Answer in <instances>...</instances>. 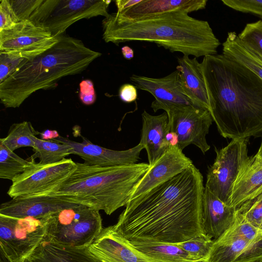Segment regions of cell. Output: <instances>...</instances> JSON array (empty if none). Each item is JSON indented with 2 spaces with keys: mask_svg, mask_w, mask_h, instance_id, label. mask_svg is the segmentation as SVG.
Returning a JSON list of instances; mask_svg holds the SVG:
<instances>
[{
  "mask_svg": "<svg viewBox=\"0 0 262 262\" xmlns=\"http://www.w3.org/2000/svg\"><path fill=\"white\" fill-rule=\"evenodd\" d=\"M82 141L77 142L60 136L53 140L66 143L73 148V154L79 156L84 163L100 166H115L137 163L143 146L139 143L124 150L108 149L93 143L82 137Z\"/></svg>",
  "mask_w": 262,
  "mask_h": 262,
  "instance_id": "4fadbf2b",
  "label": "cell"
},
{
  "mask_svg": "<svg viewBox=\"0 0 262 262\" xmlns=\"http://www.w3.org/2000/svg\"><path fill=\"white\" fill-rule=\"evenodd\" d=\"M222 2L236 11L255 15L262 20V0H222Z\"/></svg>",
  "mask_w": 262,
  "mask_h": 262,
  "instance_id": "836d02e7",
  "label": "cell"
},
{
  "mask_svg": "<svg viewBox=\"0 0 262 262\" xmlns=\"http://www.w3.org/2000/svg\"><path fill=\"white\" fill-rule=\"evenodd\" d=\"M176 67L180 74L183 91L192 105L209 110L207 90L197 58L183 55L178 58Z\"/></svg>",
  "mask_w": 262,
  "mask_h": 262,
  "instance_id": "7402d4cb",
  "label": "cell"
},
{
  "mask_svg": "<svg viewBox=\"0 0 262 262\" xmlns=\"http://www.w3.org/2000/svg\"><path fill=\"white\" fill-rule=\"evenodd\" d=\"M111 2L110 0H42L30 20L58 36L81 19L107 17Z\"/></svg>",
  "mask_w": 262,
  "mask_h": 262,
  "instance_id": "52a82bcc",
  "label": "cell"
},
{
  "mask_svg": "<svg viewBox=\"0 0 262 262\" xmlns=\"http://www.w3.org/2000/svg\"><path fill=\"white\" fill-rule=\"evenodd\" d=\"M39 134L30 121H24L12 124L7 135L1 138L0 143L13 151L23 147L33 148L35 145L33 138Z\"/></svg>",
  "mask_w": 262,
  "mask_h": 262,
  "instance_id": "83f0119b",
  "label": "cell"
},
{
  "mask_svg": "<svg viewBox=\"0 0 262 262\" xmlns=\"http://www.w3.org/2000/svg\"><path fill=\"white\" fill-rule=\"evenodd\" d=\"M130 80L137 89L147 91L159 103L192 105L181 83L180 74L176 70L162 78H151L133 74Z\"/></svg>",
  "mask_w": 262,
  "mask_h": 262,
  "instance_id": "ac0fdd59",
  "label": "cell"
},
{
  "mask_svg": "<svg viewBox=\"0 0 262 262\" xmlns=\"http://www.w3.org/2000/svg\"><path fill=\"white\" fill-rule=\"evenodd\" d=\"M253 158L254 159V160L262 163V139L259 149L256 154L254 157H253Z\"/></svg>",
  "mask_w": 262,
  "mask_h": 262,
  "instance_id": "7bdbcfd3",
  "label": "cell"
},
{
  "mask_svg": "<svg viewBox=\"0 0 262 262\" xmlns=\"http://www.w3.org/2000/svg\"><path fill=\"white\" fill-rule=\"evenodd\" d=\"M237 211L247 222L259 228L262 223V192L244 202Z\"/></svg>",
  "mask_w": 262,
  "mask_h": 262,
  "instance_id": "d6a6232c",
  "label": "cell"
},
{
  "mask_svg": "<svg viewBox=\"0 0 262 262\" xmlns=\"http://www.w3.org/2000/svg\"><path fill=\"white\" fill-rule=\"evenodd\" d=\"M220 237L257 241L262 239V230L247 222L237 211L234 223Z\"/></svg>",
  "mask_w": 262,
  "mask_h": 262,
  "instance_id": "4dcf8cb0",
  "label": "cell"
},
{
  "mask_svg": "<svg viewBox=\"0 0 262 262\" xmlns=\"http://www.w3.org/2000/svg\"><path fill=\"white\" fill-rule=\"evenodd\" d=\"M24 59L18 56L0 52V82L9 76Z\"/></svg>",
  "mask_w": 262,
  "mask_h": 262,
  "instance_id": "8d00e7d4",
  "label": "cell"
},
{
  "mask_svg": "<svg viewBox=\"0 0 262 262\" xmlns=\"http://www.w3.org/2000/svg\"><path fill=\"white\" fill-rule=\"evenodd\" d=\"M22 262H31L30 260L28 259L27 258L25 259L24 260H23Z\"/></svg>",
  "mask_w": 262,
  "mask_h": 262,
  "instance_id": "f6af8a7d",
  "label": "cell"
},
{
  "mask_svg": "<svg viewBox=\"0 0 262 262\" xmlns=\"http://www.w3.org/2000/svg\"><path fill=\"white\" fill-rule=\"evenodd\" d=\"M262 192V163L251 158L235 183L230 206L238 208Z\"/></svg>",
  "mask_w": 262,
  "mask_h": 262,
  "instance_id": "cb8c5ba5",
  "label": "cell"
},
{
  "mask_svg": "<svg viewBox=\"0 0 262 262\" xmlns=\"http://www.w3.org/2000/svg\"><path fill=\"white\" fill-rule=\"evenodd\" d=\"M142 0H117L115 1L117 7V12H122L128 9L136 4L139 3Z\"/></svg>",
  "mask_w": 262,
  "mask_h": 262,
  "instance_id": "ab89813d",
  "label": "cell"
},
{
  "mask_svg": "<svg viewBox=\"0 0 262 262\" xmlns=\"http://www.w3.org/2000/svg\"><path fill=\"white\" fill-rule=\"evenodd\" d=\"M121 52L123 57L127 60L132 59L134 56V50L127 46H124L121 48Z\"/></svg>",
  "mask_w": 262,
  "mask_h": 262,
  "instance_id": "b9f144b4",
  "label": "cell"
},
{
  "mask_svg": "<svg viewBox=\"0 0 262 262\" xmlns=\"http://www.w3.org/2000/svg\"><path fill=\"white\" fill-rule=\"evenodd\" d=\"M39 135L41 139L44 140H51L60 137L58 132L56 130L46 129L40 133Z\"/></svg>",
  "mask_w": 262,
  "mask_h": 262,
  "instance_id": "60d3db41",
  "label": "cell"
},
{
  "mask_svg": "<svg viewBox=\"0 0 262 262\" xmlns=\"http://www.w3.org/2000/svg\"><path fill=\"white\" fill-rule=\"evenodd\" d=\"M35 163V160H25L0 143V178L12 181Z\"/></svg>",
  "mask_w": 262,
  "mask_h": 262,
  "instance_id": "f1b7e54d",
  "label": "cell"
},
{
  "mask_svg": "<svg viewBox=\"0 0 262 262\" xmlns=\"http://www.w3.org/2000/svg\"><path fill=\"white\" fill-rule=\"evenodd\" d=\"M237 208L227 205L205 187L201 225L203 234L218 239L234 223Z\"/></svg>",
  "mask_w": 262,
  "mask_h": 262,
  "instance_id": "2e32d148",
  "label": "cell"
},
{
  "mask_svg": "<svg viewBox=\"0 0 262 262\" xmlns=\"http://www.w3.org/2000/svg\"><path fill=\"white\" fill-rule=\"evenodd\" d=\"M42 0H9L19 21L30 20Z\"/></svg>",
  "mask_w": 262,
  "mask_h": 262,
  "instance_id": "e575fe53",
  "label": "cell"
},
{
  "mask_svg": "<svg viewBox=\"0 0 262 262\" xmlns=\"http://www.w3.org/2000/svg\"><path fill=\"white\" fill-rule=\"evenodd\" d=\"M46 233L41 218L0 214V250L11 262H22L39 245Z\"/></svg>",
  "mask_w": 262,
  "mask_h": 262,
  "instance_id": "30bf717a",
  "label": "cell"
},
{
  "mask_svg": "<svg viewBox=\"0 0 262 262\" xmlns=\"http://www.w3.org/2000/svg\"><path fill=\"white\" fill-rule=\"evenodd\" d=\"M259 229L262 230V223H261V226H260Z\"/></svg>",
  "mask_w": 262,
  "mask_h": 262,
  "instance_id": "bcb514c9",
  "label": "cell"
},
{
  "mask_svg": "<svg viewBox=\"0 0 262 262\" xmlns=\"http://www.w3.org/2000/svg\"><path fill=\"white\" fill-rule=\"evenodd\" d=\"M207 3V0H142L128 9L112 14L119 19L134 20L174 11L189 13L205 9Z\"/></svg>",
  "mask_w": 262,
  "mask_h": 262,
  "instance_id": "ffe728a7",
  "label": "cell"
},
{
  "mask_svg": "<svg viewBox=\"0 0 262 262\" xmlns=\"http://www.w3.org/2000/svg\"><path fill=\"white\" fill-rule=\"evenodd\" d=\"M0 262H11L1 250H0Z\"/></svg>",
  "mask_w": 262,
  "mask_h": 262,
  "instance_id": "ee69618b",
  "label": "cell"
},
{
  "mask_svg": "<svg viewBox=\"0 0 262 262\" xmlns=\"http://www.w3.org/2000/svg\"><path fill=\"white\" fill-rule=\"evenodd\" d=\"M223 54L243 64L262 79V56L246 46L235 32H228Z\"/></svg>",
  "mask_w": 262,
  "mask_h": 262,
  "instance_id": "484cf974",
  "label": "cell"
},
{
  "mask_svg": "<svg viewBox=\"0 0 262 262\" xmlns=\"http://www.w3.org/2000/svg\"><path fill=\"white\" fill-rule=\"evenodd\" d=\"M129 241L136 249L154 262H198L191 260L188 253L177 244Z\"/></svg>",
  "mask_w": 262,
  "mask_h": 262,
  "instance_id": "d4e9b609",
  "label": "cell"
},
{
  "mask_svg": "<svg viewBox=\"0 0 262 262\" xmlns=\"http://www.w3.org/2000/svg\"><path fill=\"white\" fill-rule=\"evenodd\" d=\"M31 262H101L89 251L43 240L27 258Z\"/></svg>",
  "mask_w": 262,
  "mask_h": 262,
  "instance_id": "603a6c76",
  "label": "cell"
},
{
  "mask_svg": "<svg viewBox=\"0 0 262 262\" xmlns=\"http://www.w3.org/2000/svg\"><path fill=\"white\" fill-rule=\"evenodd\" d=\"M33 150L34 154L30 158H37L41 164H50L59 162L66 157L73 154V148L67 144L51 140H44L36 137Z\"/></svg>",
  "mask_w": 262,
  "mask_h": 262,
  "instance_id": "4316f807",
  "label": "cell"
},
{
  "mask_svg": "<svg viewBox=\"0 0 262 262\" xmlns=\"http://www.w3.org/2000/svg\"><path fill=\"white\" fill-rule=\"evenodd\" d=\"M44 240L59 245L88 248L101 232L102 221L99 211L81 205L49 213Z\"/></svg>",
  "mask_w": 262,
  "mask_h": 262,
  "instance_id": "8992f818",
  "label": "cell"
},
{
  "mask_svg": "<svg viewBox=\"0 0 262 262\" xmlns=\"http://www.w3.org/2000/svg\"><path fill=\"white\" fill-rule=\"evenodd\" d=\"M238 37L246 46L262 56L261 20L247 24Z\"/></svg>",
  "mask_w": 262,
  "mask_h": 262,
  "instance_id": "1f68e13d",
  "label": "cell"
},
{
  "mask_svg": "<svg viewBox=\"0 0 262 262\" xmlns=\"http://www.w3.org/2000/svg\"><path fill=\"white\" fill-rule=\"evenodd\" d=\"M141 116L142 127L139 143L146 149L148 164L152 166L170 145L167 140L168 117L165 112L154 116L146 111Z\"/></svg>",
  "mask_w": 262,
  "mask_h": 262,
  "instance_id": "44dd1931",
  "label": "cell"
},
{
  "mask_svg": "<svg viewBox=\"0 0 262 262\" xmlns=\"http://www.w3.org/2000/svg\"><path fill=\"white\" fill-rule=\"evenodd\" d=\"M200 67L220 134L232 139L262 137V79L223 54L204 56Z\"/></svg>",
  "mask_w": 262,
  "mask_h": 262,
  "instance_id": "7a4b0ae2",
  "label": "cell"
},
{
  "mask_svg": "<svg viewBox=\"0 0 262 262\" xmlns=\"http://www.w3.org/2000/svg\"><path fill=\"white\" fill-rule=\"evenodd\" d=\"M192 165V161L177 145L170 144L137 185L130 200L171 179Z\"/></svg>",
  "mask_w": 262,
  "mask_h": 262,
  "instance_id": "5bb4252c",
  "label": "cell"
},
{
  "mask_svg": "<svg viewBox=\"0 0 262 262\" xmlns=\"http://www.w3.org/2000/svg\"><path fill=\"white\" fill-rule=\"evenodd\" d=\"M102 38L116 45L127 41L154 42L171 52L195 58L217 54L221 43L209 23L174 11L137 20L119 19L113 14L102 22Z\"/></svg>",
  "mask_w": 262,
  "mask_h": 262,
  "instance_id": "3957f363",
  "label": "cell"
},
{
  "mask_svg": "<svg viewBox=\"0 0 262 262\" xmlns=\"http://www.w3.org/2000/svg\"><path fill=\"white\" fill-rule=\"evenodd\" d=\"M58 40L44 27L29 20L0 31V52L28 59L46 51Z\"/></svg>",
  "mask_w": 262,
  "mask_h": 262,
  "instance_id": "7c38bea8",
  "label": "cell"
},
{
  "mask_svg": "<svg viewBox=\"0 0 262 262\" xmlns=\"http://www.w3.org/2000/svg\"><path fill=\"white\" fill-rule=\"evenodd\" d=\"M77 167L57 191L47 195L103 210L111 215L130 201L148 163L100 166L76 163Z\"/></svg>",
  "mask_w": 262,
  "mask_h": 262,
  "instance_id": "5b68a950",
  "label": "cell"
},
{
  "mask_svg": "<svg viewBox=\"0 0 262 262\" xmlns=\"http://www.w3.org/2000/svg\"><path fill=\"white\" fill-rule=\"evenodd\" d=\"M88 249L101 262H154L119 233L113 225L103 228Z\"/></svg>",
  "mask_w": 262,
  "mask_h": 262,
  "instance_id": "9a60e30c",
  "label": "cell"
},
{
  "mask_svg": "<svg viewBox=\"0 0 262 262\" xmlns=\"http://www.w3.org/2000/svg\"><path fill=\"white\" fill-rule=\"evenodd\" d=\"M101 53L82 40L64 34L46 51L24 59L0 82V100L7 108H17L33 93L56 86L62 78L84 71Z\"/></svg>",
  "mask_w": 262,
  "mask_h": 262,
  "instance_id": "277c9868",
  "label": "cell"
},
{
  "mask_svg": "<svg viewBox=\"0 0 262 262\" xmlns=\"http://www.w3.org/2000/svg\"><path fill=\"white\" fill-rule=\"evenodd\" d=\"M19 21L9 0H1L0 31L13 28Z\"/></svg>",
  "mask_w": 262,
  "mask_h": 262,
  "instance_id": "d590c367",
  "label": "cell"
},
{
  "mask_svg": "<svg viewBox=\"0 0 262 262\" xmlns=\"http://www.w3.org/2000/svg\"><path fill=\"white\" fill-rule=\"evenodd\" d=\"M77 205L50 195L13 199L0 206V214L15 217L41 218Z\"/></svg>",
  "mask_w": 262,
  "mask_h": 262,
  "instance_id": "d6986e66",
  "label": "cell"
},
{
  "mask_svg": "<svg viewBox=\"0 0 262 262\" xmlns=\"http://www.w3.org/2000/svg\"><path fill=\"white\" fill-rule=\"evenodd\" d=\"M248 141L232 139L225 147L215 148V161L208 167L205 187L230 206L234 185L251 160L248 155Z\"/></svg>",
  "mask_w": 262,
  "mask_h": 262,
  "instance_id": "9c48e42d",
  "label": "cell"
},
{
  "mask_svg": "<svg viewBox=\"0 0 262 262\" xmlns=\"http://www.w3.org/2000/svg\"><path fill=\"white\" fill-rule=\"evenodd\" d=\"M151 107L156 112L163 110L168 117L169 131L177 137L182 150L190 144L205 154L210 148L206 140L213 119L209 110L192 105L167 104L152 101Z\"/></svg>",
  "mask_w": 262,
  "mask_h": 262,
  "instance_id": "ba28073f",
  "label": "cell"
},
{
  "mask_svg": "<svg viewBox=\"0 0 262 262\" xmlns=\"http://www.w3.org/2000/svg\"><path fill=\"white\" fill-rule=\"evenodd\" d=\"M119 96L125 103L133 102L137 98V89L134 85L124 84L119 89Z\"/></svg>",
  "mask_w": 262,
  "mask_h": 262,
  "instance_id": "f35d334b",
  "label": "cell"
},
{
  "mask_svg": "<svg viewBox=\"0 0 262 262\" xmlns=\"http://www.w3.org/2000/svg\"><path fill=\"white\" fill-rule=\"evenodd\" d=\"M214 240L205 234L194 237L178 244L192 261L203 262L208 257Z\"/></svg>",
  "mask_w": 262,
  "mask_h": 262,
  "instance_id": "f546056e",
  "label": "cell"
},
{
  "mask_svg": "<svg viewBox=\"0 0 262 262\" xmlns=\"http://www.w3.org/2000/svg\"><path fill=\"white\" fill-rule=\"evenodd\" d=\"M204 189L203 176L193 164L130 200L114 227L128 241L178 244L204 234Z\"/></svg>",
  "mask_w": 262,
  "mask_h": 262,
  "instance_id": "6da1fadb",
  "label": "cell"
},
{
  "mask_svg": "<svg viewBox=\"0 0 262 262\" xmlns=\"http://www.w3.org/2000/svg\"><path fill=\"white\" fill-rule=\"evenodd\" d=\"M203 262H262V239L249 241L242 238L220 237Z\"/></svg>",
  "mask_w": 262,
  "mask_h": 262,
  "instance_id": "e0dca14e",
  "label": "cell"
},
{
  "mask_svg": "<svg viewBox=\"0 0 262 262\" xmlns=\"http://www.w3.org/2000/svg\"><path fill=\"white\" fill-rule=\"evenodd\" d=\"M79 96L82 103L85 105H92L95 102L96 94L91 80L85 79L81 81L79 84Z\"/></svg>",
  "mask_w": 262,
  "mask_h": 262,
  "instance_id": "74e56055",
  "label": "cell"
},
{
  "mask_svg": "<svg viewBox=\"0 0 262 262\" xmlns=\"http://www.w3.org/2000/svg\"><path fill=\"white\" fill-rule=\"evenodd\" d=\"M76 167L70 158L50 164L35 162L12 181L7 194L12 199L49 195L58 191Z\"/></svg>",
  "mask_w": 262,
  "mask_h": 262,
  "instance_id": "8fae6325",
  "label": "cell"
}]
</instances>
